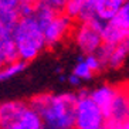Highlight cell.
<instances>
[{
	"mask_svg": "<svg viewBox=\"0 0 129 129\" xmlns=\"http://www.w3.org/2000/svg\"><path fill=\"white\" fill-rule=\"evenodd\" d=\"M28 104L41 116L46 129H74L77 92H40Z\"/></svg>",
	"mask_w": 129,
	"mask_h": 129,
	"instance_id": "obj_1",
	"label": "cell"
},
{
	"mask_svg": "<svg viewBox=\"0 0 129 129\" xmlns=\"http://www.w3.org/2000/svg\"><path fill=\"white\" fill-rule=\"evenodd\" d=\"M13 41L19 60L26 64L34 61L47 50L44 30L34 16V10L28 14H21L13 26Z\"/></svg>",
	"mask_w": 129,
	"mask_h": 129,
	"instance_id": "obj_2",
	"label": "cell"
},
{
	"mask_svg": "<svg viewBox=\"0 0 129 129\" xmlns=\"http://www.w3.org/2000/svg\"><path fill=\"white\" fill-rule=\"evenodd\" d=\"M74 129H106V116L92 99L89 89L80 88L77 92Z\"/></svg>",
	"mask_w": 129,
	"mask_h": 129,
	"instance_id": "obj_3",
	"label": "cell"
},
{
	"mask_svg": "<svg viewBox=\"0 0 129 129\" xmlns=\"http://www.w3.org/2000/svg\"><path fill=\"white\" fill-rule=\"evenodd\" d=\"M102 26L104 23L98 20L75 23L71 34V41L81 53V55L96 54L101 50L104 46Z\"/></svg>",
	"mask_w": 129,
	"mask_h": 129,
	"instance_id": "obj_4",
	"label": "cell"
},
{
	"mask_svg": "<svg viewBox=\"0 0 129 129\" xmlns=\"http://www.w3.org/2000/svg\"><path fill=\"white\" fill-rule=\"evenodd\" d=\"M75 21L68 17L64 12H57L50 19V21L43 27L46 37L47 48H55L64 41L71 38Z\"/></svg>",
	"mask_w": 129,
	"mask_h": 129,
	"instance_id": "obj_5",
	"label": "cell"
},
{
	"mask_svg": "<svg viewBox=\"0 0 129 129\" xmlns=\"http://www.w3.org/2000/svg\"><path fill=\"white\" fill-rule=\"evenodd\" d=\"M104 44H118L129 37V0L112 20L102 26Z\"/></svg>",
	"mask_w": 129,
	"mask_h": 129,
	"instance_id": "obj_6",
	"label": "cell"
},
{
	"mask_svg": "<svg viewBox=\"0 0 129 129\" xmlns=\"http://www.w3.org/2000/svg\"><path fill=\"white\" fill-rule=\"evenodd\" d=\"M96 54L102 61L104 70L121 68L129 57V37L118 44H104Z\"/></svg>",
	"mask_w": 129,
	"mask_h": 129,
	"instance_id": "obj_7",
	"label": "cell"
},
{
	"mask_svg": "<svg viewBox=\"0 0 129 129\" xmlns=\"http://www.w3.org/2000/svg\"><path fill=\"white\" fill-rule=\"evenodd\" d=\"M98 0H67L64 13L75 23L95 20V9Z\"/></svg>",
	"mask_w": 129,
	"mask_h": 129,
	"instance_id": "obj_8",
	"label": "cell"
},
{
	"mask_svg": "<svg viewBox=\"0 0 129 129\" xmlns=\"http://www.w3.org/2000/svg\"><path fill=\"white\" fill-rule=\"evenodd\" d=\"M28 101L6 99L0 102V129H10L19 116L28 108Z\"/></svg>",
	"mask_w": 129,
	"mask_h": 129,
	"instance_id": "obj_9",
	"label": "cell"
},
{
	"mask_svg": "<svg viewBox=\"0 0 129 129\" xmlns=\"http://www.w3.org/2000/svg\"><path fill=\"white\" fill-rule=\"evenodd\" d=\"M118 91H119V85H114V84L109 82L99 84L95 88L89 89L92 99L101 108V111L105 114L106 118H108L111 109H112V105H114V101L118 95Z\"/></svg>",
	"mask_w": 129,
	"mask_h": 129,
	"instance_id": "obj_10",
	"label": "cell"
},
{
	"mask_svg": "<svg viewBox=\"0 0 129 129\" xmlns=\"http://www.w3.org/2000/svg\"><path fill=\"white\" fill-rule=\"evenodd\" d=\"M17 60L19 57L13 41V27L0 21V68Z\"/></svg>",
	"mask_w": 129,
	"mask_h": 129,
	"instance_id": "obj_11",
	"label": "cell"
},
{
	"mask_svg": "<svg viewBox=\"0 0 129 129\" xmlns=\"http://www.w3.org/2000/svg\"><path fill=\"white\" fill-rule=\"evenodd\" d=\"M126 2L128 0H98L95 9V20L101 23H108L121 12Z\"/></svg>",
	"mask_w": 129,
	"mask_h": 129,
	"instance_id": "obj_12",
	"label": "cell"
},
{
	"mask_svg": "<svg viewBox=\"0 0 129 129\" xmlns=\"http://www.w3.org/2000/svg\"><path fill=\"white\" fill-rule=\"evenodd\" d=\"M10 129H46V125L41 116L37 114V111L28 105V108L20 115Z\"/></svg>",
	"mask_w": 129,
	"mask_h": 129,
	"instance_id": "obj_13",
	"label": "cell"
},
{
	"mask_svg": "<svg viewBox=\"0 0 129 129\" xmlns=\"http://www.w3.org/2000/svg\"><path fill=\"white\" fill-rule=\"evenodd\" d=\"M27 68V64L23 61H13V62H9V64L3 65L0 68V84L7 82V81H12L14 78H17L19 75H21Z\"/></svg>",
	"mask_w": 129,
	"mask_h": 129,
	"instance_id": "obj_14",
	"label": "cell"
},
{
	"mask_svg": "<svg viewBox=\"0 0 129 129\" xmlns=\"http://www.w3.org/2000/svg\"><path fill=\"white\" fill-rule=\"evenodd\" d=\"M72 75H75L78 80H81L84 82V81H89L92 78V77L95 75L94 71L91 70V67L88 65L87 60H85V57L84 55H80V57L77 58L75 64H74V67H72V71H71Z\"/></svg>",
	"mask_w": 129,
	"mask_h": 129,
	"instance_id": "obj_15",
	"label": "cell"
},
{
	"mask_svg": "<svg viewBox=\"0 0 129 129\" xmlns=\"http://www.w3.org/2000/svg\"><path fill=\"white\" fill-rule=\"evenodd\" d=\"M37 4L48 7L51 10H54V12H64L67 0H37Z\"/></svg>",
	"mask_w": 129,
	"mask_h": 129,
	"instance_id": "obj_16",
	"label": "cell"
},
{
	"mask_svg": "<svg viewBox=\"0 0 129 129\" xmlns=\"http://www.w3.org/2000/svg\"><path fill=\"white\" fill-rule=\"evenodd\" d=\"M84 57L87 60L88 65L91 67V70L94 71V74H98V72H101L104 70L102 61L98 57V54H89V55H84Z\"/></svg>",
	"mask_w": 129,
	"mask_h": 129,
	"instance_id": "obj_17",
	"label": "cell"
},
{
	"mask_svg": "<svg viewBox=\"0 0 129 129\" xmlns=\"http://www.w3.org/2000/svg\"><path fill=\"white\" fill-rule=\"evenodd\" d=\"M106 129H129V118H126L123 121H119V122L106 123Z\"/></svg>",
	"mask_w": 129,
	"mask_h": 129,
	"instance_id": "obj_18",
	"label": "cell"
},
{
	"mask_svg": "<svg viewBox=\"0 0 129 129\" xmlns=\"http://www.w3.org/2000/svg\"><path fill=\"white\" fill-rule=\"evenodd\" d=\"M67 82H68L71 87H74V88H81V84H82V81L78 80L75 75L68 74V75H67Z\"/></svg>",
	"mask_w": 129,
	"mask_h": 129,
	"instance_id": "obj_19",
	"label": "cell"
},
{
	"mask_svg": "<svg viewBox=\"0 0 129 129\" xmlns=\"http://www.w3.org/2000/svg\"><path fill=\"white\" fill-rule=\"evenodd\" d=\"M21 2V7L23 6H36L37 0H20Z\"/></svg>",
	"mask_w": 129,
	"mask_h": 129,
	"instance_id": "obj_20",
	"label": "cell"
}]
</instances>
